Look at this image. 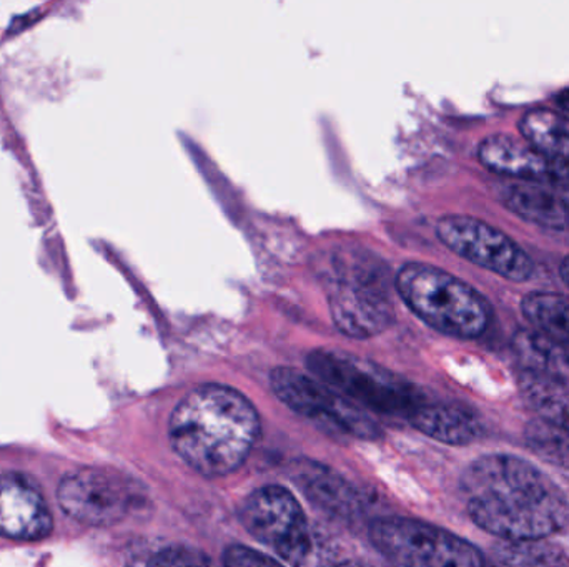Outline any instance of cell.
I'll return each mask as SVG.
<instances>
[{"mask_svg":"<svg viewBox=\"0 0 569 567\" xmlns=\"http://www.w3.org/2000/svg\"><path fill=\"white\" fill-rule=\"evenodd\" d=\"M247 531L279 553L295 567H318L321 555L303 509L295 496L280 486H266L247 498L242 508Z\"/></svg>","mask_w":569,"mask_h":567,"instance_id":"8992f818","label":"cell"},{"mask_svg":"<svg viewBox=\"0 0 569 567\" xmlns=\"http://www.w3.org/2000/svg\"><path fill=\"white\" fill-rule=\"evenodd\" d=\"M52 531V516L39 489L20 475L0 478V536L37 541Z\"/></svg>","mask_w":569,"mask_h":567,"instance_id":"7c38bea8","label":"cell"},{"mask_svg":"<svg viewBox=\"0 0 569 567\" xmlns=\"http://www.w3.org/2000/svg\"><path fill=\"white\" fill-rule=\"evenodd\" d=\"M149 567H210L209 559L197 549L176 546L163 549L150 561Z\"/></svg>","mask_w":569,"mask_h":567,"instance_id":"ffe728a7","label":"cell"},{"mask_svg":"<svg viewBox=\"0 0 569 567\" xmlns=\"http://www.w3.org/2000/svg\"><path fill=\"white\" fill-rule=\"evenodd\" d=\"M40 16H37V12L33 13H26V16L17 17L16 20H13L12 23H10V33H17L20 32V30L27 29V26H30V23L36 22L37 19H39Z\"/></svg>","mask_w":569,"mask_h":567,"instance_id":"7402d4cb","label":"cell"},{"mask_svg":"<svg viewBox=\"0 0 569 567\" xmlns=\"http://www.w3.org/2000/svg\"><path fill=\"white\" fill-rule=\"evenodd\" d=\"M555 102L561 107V109L567 110L569 112V89L561 90L557 97H555Z\"/></svg>","mask_w":569,"mask_h":567,"instance_id":"603a6c76","label":"cell"},{"mask_svg":"<svg viewBox=\"0 0 569 567\" xmlns=\"http://www.w3.org/2000/svg\"><path fill=\"white\" fill-rule=\"evenodd\" d=\"M401 300L431 328L457 338H477L490 312L477 290L437 266L407 263L395 280Z\"/></svg>","mask_w":569,"mask_h":567,"instance_id":"3957f363","label":"cell"},{"mask_svg":"<svg viewBox=\"0 0 569 567\" xmlns=\"http://www.w3.org/2000/svg\"><path fill=\"white\" fill-rule=\"evenodd\" d=\"M521 310L540 335L569 353V296L530 293L521 302Z\"/></svg>","mask_w":569,"mask_h":567,"instance_id":"e0dca14e","label":"cell"},{"mask_svg":"<svg viewBox=\"0 0 569 567\" xmlns=\"http://www.w3.org/2000/svg\"><path fill=\"white\" fill-rule=\"evenodd\" d=\"M565 202H567V205L569 206V192H567V195H565Z\"/></svg>","mask_w":569,"mask_h":567,"instance_id":"484cf974","label":"cell"},{"mask_svg":"<svg viewBox=\"0 0 569 567\" xmlns=\"http://www.w3.org/2000/svg\"><path fill=\"white\" fill-rule=\"evenodd\" d=\"M370 538L375 548L398 567H487L473 545L417 519H377Z\"/></svg>","mask_w":569,"mask_h":567,"instance_id":"5b68a950","label":"cell"},{"mask_svg":"<svg viewBox=\"0 0 569 567\" xmlns=\"http://www.w3.org/2000/svg\"><path fill=\"white\" fill-rule=\"evenodd\" d=\"M438 239L461 259L490 270L510 282H527L535 272L533 260L501 230L473 216H443Z\"/></svg>","mask_w":569,"mask_h":567,"instance_id":"52a82bcc","label":"cell"},{"mask_svg":"<svg viewBox=\"0 0 569 567\" xmlns=\"http://www.w3.org/2000/svg\"><path fill=\"white\" fill-rule=\"evenodd\" d=\"M501 200L511 212L535 225L555 230L569 226L567 202L545 186L513 183L501 189Z\"/></svg>","mask_w":569,"mask_h":567,"instance_id":"5bb4252c","label":"cell"},{"mask_svg":"<svg viewBox=\"0 0 569 567\" xmlns=\"http://www.w3.org/2000/svg\"><path fill=\"white\" fill-rule=\"evenodd\" d=\"M521 135L551 159L569 165V119L551 109H533L520 120Z\"/></svg>","mask_w":569,"mask_h":567,"instance_id":"2e32d148","label":"cell"},{"mask_svg":"<svg viewBox=\"0 0 569 567\" xmlns=\"http://www.w3.org/2000/svg\"><path fill=\"white\" fill-rule=\"evenodd\" d=\"M335 567H373V566L367 565V563H361V561H347V563H341V565H338Z\"/></svg>","mask_w":569,"mask_h":567,"instance_id":"d4e9b609","label":"cell"},{"mask_svg":"<svg viewBox=\"0 0 569 567\" xmlns=\"http://www.w3.org/2000/svg\"><path fill=\"white\" fill-rule=\"evenodd\" d=\"M527 439L537 455L557 465H569V433L565 429L537 419L528 426Z\"/></svg>","mask_w":569,"mask_h":567,"instance_id":"d6986e66","label":"cell"},{"mask_svg":"<svg viewBox=\"0 0 569 567\" xmlns=\"http://www.w3.org/2000/svg\"><path fill=\"white\" fill-rule=\"evenodd\" d=\"M338 286L331 312L338 328L357 338L377 335L391 320L390 302L377 280H360L363 273Z\"/></svg>","mask_w":569,"mask_h":567,"instance_id":"8fae6325","label":"cell"},{"mask_svg":"<svg viewBox=\"0 0 569 567\" xmlns=\"http://www.w3.org/2000/svg\"><path fill=\"white\" fill-rule=\"evenodd\" d=\"M525 399L541 422L569 433V386L567 379L525 369L520 376Z\"/></svg>","mask_w":569,"mask_h":567,"instance_id":"9a60e30c","label":"cell"},{"mask_svg":"<svg viewBox=\"0 0 569 567\" xmlns=\"http://www.w3.org/2000/svg\"><path fill=\"white\" fill-rule=\"evenodd\" d=\"M62 512L87 526H112L132 512L139 495L119 473L99 468L79 469L59 486Z\"/></svg>","mask_w":569,"mask_h":567,"instance_id":"ba28073f","label":"cell"},{"mask_svg":"<svg viewBox=\"0 0 569 567\" xmlns=\"http://www.w3.org/2000/svg\"><path fill=\"white\" fill-rule=\"evenodd\" d=\"M308 368L345 398L387 415H407L425 402L423 396L373 363L337 350H317L308 356Z\"/></svg>","mask_w":569,"mask_h":567,"instance_id":"277c9868","label":"cell"},{"mask_svg":"<svg viewBox=\"0 0 569 567\" xmlns=\"http://www.w3.org/2000/svg\"><path fill=\"white\" fill-rule=\"evenodd\" d=\"M478 159L491 172L527 183L560 186L569 192V165L517 136L495 133L478 146Z\"/></svg>","mask_w":569,"mask_h":567,"instance_id":"30bf717a","label":"cell"},{"mask_svg":"<svg viewBox=\"0 0 569 567\" xmlns=\"http://www.w3.org/2000/svg\"><path fill=\"white\" fill-rule=\"evenodd\" d=\"M561 276H563L565 285L569 288V256L561 263Z\"/></svg>","mask_w":569,"mask_h":567,"instance_id":"cb8c5ba5","label":"cell"},{"mask_svg":"<svg viewBox=\"0 0 569 567\" xmlns=\"http://www.w3.org/2000/svg\"><path fill=\"white\" fill-rule=\"evenodd\" d=\"M252 403L230 386L203 385L173 409L170 442L177 455L203 476H226L246 463L259 439Z\"/></svg>","mask_w":569,"mask_h":567,"instance_id":"7a4b0ae2","label":"cell"},{"mask_svg":"<svg viewBox=\"0 0 569 567\" xmlns=\"http://www.w3.org/2000/svg\"><path fill=\"white\" fill-rule=\"evenodd\" d=\"M301 479L305 493L323 508L330 509L340 515H350L358 506L357 496L350 485L343 482L340 476L331 475L323 468H315L311 465L310 473H303Z\"/></svg>","mask_w":569,"mask_h":567,"instance_id":"ac0fdd59","label":"cell"},{"mask_svg":"<svg viewBox=\"0 0 569 567\" xmlns=\"http://www.w3.org/2000/svg\"><path fill=\"white\" fill-rule=\"evenodd\" d=\"M411 425L447 445H468L481 435L480 419L463 406L421 402L408 416Z\"/></svg>","mask_w":569,"mask_h":567,"instance_id":"4fadbf2b","label":"cell"},{"mask_svg":"<svg viewBox=\"0 0 569 567\" xmlns=\"http://www.w3.org/2000/svg\"><path fill=\"white\" fill-rule=\"evenodd\" d=\"M270 383L288 408L307 418L320 419L357 438L370 439L380 433L367 413L320 379L293 368H277L270 375Z\"/></svg>","mask_w":569,"mask_h":567,"instance_id":"9c48e42d","label":"cell"},{"mask_svg":"<svg viewBox=\"0 0 569 567\" xmlns=\"http://www.w3.org/2000/svg\"><path fill=\"white\" fill-rule=\"evenodd\" d=\"M226 567H283L270 556L246 546H232L226 553Z\"/></svg>","mask_w":569,"mask_h":567,"instance_id":"44dd1931","label":"cell"},{"mask_svg":"<svg viewBox=\"0 0 569 567\" xmlns=\"http://www.w3.org/2000/svg\"><path fill=\"white\" fill-rule=\"evenodd\" d=\"M471 522L510 543L543 541L567 525L569 506L560 486L527 459L488 455L461 478Z\"/></svg>","mask_w":569,"mask_h":567,"instance_id":"6da1fadb","label":"cell"}]
</instances>
